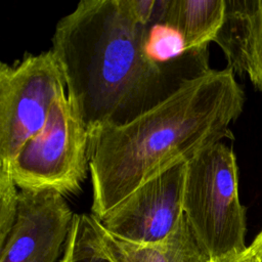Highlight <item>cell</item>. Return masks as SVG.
<instances>
[{
    "label": "cell",
    "mask_w": 262,
    "mask_h": 262,
    "mask_svg": "<svg viewBox=\"0 0 262 262\" xmlns=\"http://www.w3.org/2000/svg\"><path fill=\"white\" fill-rule=\"evenodd\" d=\"M151 29L134 19L123 0H82L56 24L50 50L89 134L130 122L211 70L208 51L157 60L149 52Z\"/></svg>",
    "instance_id": "1"
},
{
    "label": "cell",
    "mask_w": 262,
    "mask_h": 262,
    "mask_svg": "<svg viewBox=\"0 0 262 262\" xmlns=\"http://www.w3.org/2000/svg\"><path fill=\"white\" fill-rule=\"evenodd\" d=\"M244 102L233 71L211 69L130 122L90 133L91 214L101 219L152 177L233 138Z\"/></svg>",
    "instance_id": "2"
},
{
    "label": "cell",
    "mask_w": 262,
    "mask_h": 262,
    "mask_svg": "<svg viewBox=\"0 0 262 262\" xmlns=\"http://www.w3.org/2000/svg\"><path fill=\"white\" fill-rule=\"evenodd\" d=\"M183 214L210 262H220L247 249L246 208L238 196L233 150L217 142L187 162Z\"/></svg>",
    "instance_id": "3"
},
{
    "label": "cell",
    "mask_w": 262,
    "mask_h": 262,
    "mask_svg": "<svg viewBox=\"0 0 262 262\" xmlns=\"http://www.w3.org/2000/svg\"><path fill=\"white\" fill-rule=\"evenodd\" d=\"M89 131L68 98L53 101L44 127L19 149L11 176L20 190H55L62 195L81 189L89 168Z\"/></svg>",
    "instance_id": "4"
},
{
    "label": "cell",
    "mask_w": 262,
    "mask_h": 262,
    "mask_svg": "<svg viewBox=\"0 0 262 262\" xmlns=\"http://www.w3.org/2000/svg\"><path fill=\"white\" fill-rule=\"evenodd\" d=\"M61 69L51 50L0 64V168L45 125L55 98L64 92Z\"/></svg>",
    "instance_id": "5"
},
{
    "label": "cell",
    "mask_w": 262,
    "mask_h": 262,
    "mask_svg": "<svg viewBox=\"0 0 262 262\" xmlns=\"http://www.w3.org/2000/svg\"><path fill=\"white\" fill-rule=\"evenodd\" d=\"M187 162L152 177L98 219L106 231L126 242L151 245L166 239L183 217Z\"/></svg>",
    "instance_id": "6"
},
{
    "label": "cell",
    "mask_w": 262,
    "mask_h": 262,
    "mask_svg": "<svg viewBox=\"0 0 262 262\" xmlns=\"http://www.w3.org/2000/svg\"><path fill=\"white\" fill-rule=\"evenodd\" d=\"M74 215L55 190H20L14 223L0 246V262H56Z\"/></svg>",
    "instance_id": "7"
},
{
    "label": "cell",
    "mask_w": 262,
    "mask_h": 262,
    "mask_svg": "<svg viewBox=\"0 0 262 262\" xmlns=\"http://www.w3.org/2000/svg\"><path fill=\"white\" fill-rule=\"evenodd\" d=\"M216 42L233 73L247 74L262 92V0H225Z\"/></svg>",
    "instance_id": "8"
},
{
    "label": "cell",
    "mask_w": 262,
    "mask_h": 262,
    "mask_svg": "<svg viewBox=\"0 0 262 262\" xmlns=\"http://www.w3.org/2000/svg\"><path fill=\"white\" fill-rule=\"evenodd\" d=\"M92 227L97 246L112 262H210L184 215L166 239L151 245L133 244L114 236L93 215Z\"/></svg>",
    "instance_id": "9"
},
{
    "label": "cell",
    "mask_w": 262,
    "mask_h": 262,
    "mask_svg": "<svg viewBox=\"0 0 262 262\" xmlns=\"http://www.w3.org/2000/svg\"><path fill=\"white\" fill-rule=\"evenodd\" d=\"M225 0H168L161 27L178 33L186 52L208 51L220 30Z\"/></svg>",
    "instance_id": "10"
},
{
    "label": "cell",
    "mask_w": 262,
    "mask_h": 262,
    "mask_svg": "<svg viewBox=\"0 0 262 262\" xmlns=\"http://www.w3.org/2000/svg\"><path fill=\"white\" fill-rule=\"evenodd\" d=\"M64 252L69 262H112L95 242L91 214L74 215Z\"/></svg>",
    "instance_id": "11"
},
{
    "label": "cell",
    "mask_w": 262,
    "mask_h": 262,
    "mask_svg": "<svg viewBox=\"0 0 262 262\" xmlns=\"http://www.w3.org/2000/svg\"><path fill=\"white\" fill-rule=\"evenodd\" d=\"M16 187L10 170L0 168V246L15 220L19 192Z\"/></svg>",
    "instance_id": "12"
},
{
    "label": "cell",
    "mask_w": 262,
    "mask_h": 262,
    "mask_svg": "<svg viewBox=\"0 0 262 262\" xmlns=\"http://www.w3.org/2000/svg\"><path fill=\"white\" fill-rule=\"evenodd\" d=\"M149 52L159 61H170L186 53L178 33L161 26L151 29Z\"/></svg>",
    "instance_id": "13"
},
{
    "label": "cell",
    "mask_w": 262,
    "mask_h": 262,
    "mask_svg": "<svg viewBox=\"0 0 262 262\" xmlns=\"http://www.w3.org/2000/svg\"><path fill=\"white\" fill-rule=\"evenodd\" d=\"M123 3L134 19L152 27L156 0H123Z\"/></svg>",
    "instance_id": "14"
},
{
    "label": "cell",
    "mask_w": 262,
    "mask_h": 262,
    "mask_svg": "<svg viewBox=\"0 0 262 262\" xmlns=\"http://www.w3.org/2000/svg\"><path fill=\"white\" fill-rule=\"evenodd\" d=\"M220 262H260V259H259L257 253L255 252L254 248L250 245L242 253H239L235 256H232L230 258H227Z\"/></svg>",
    "instance_id": "15"
},
{
    "label": "cell",
    "mask_w": 262,
    "mask_h": 262,
    "mask_svg": "<svg viewBox=\"0 0 262 262\" xmlns=\"http://www.w3.org/2000/svg\"><path fill=\"white\" fill-rule=\"evenodd\" d=\"M251 246L254 248L255 252L257 253L260 262H262V229L261 231L256 235V237L254 238L253 243L251 244Z\"/></svg>",
    "instance_id": "16"
},
{
    "label": "cell",
    "mask_w": 262,
    "mask_h": 262,
    "mask_svg": "<svg viewBox=\"0 0 262 262\" xmlns=\"http://www.w3.org/2000/svg\"><path fill=\"white\" fill-rule=\"evenodd\" d=\"M59 262H69V257H68V254L63 251V254H62V257L60 259Z\"/></svg>",
    "instance_id": "17"
}]
</instances>
